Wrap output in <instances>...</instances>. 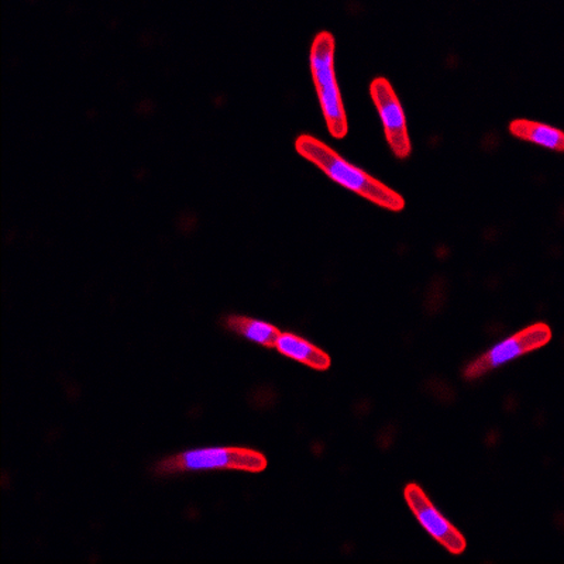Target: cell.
<instances>
[{
	"label": "cell",
	"instance_id": "obj_1",
	"mask_svg": "<svg viewBox=\"0 0 564 564\" xmlns=\"http://www.w3.org/2000/svg\"><path fill=\"white\" fill-rule=\"evenodd\" d=\"M295 149L306 160L316 164L327 176L337 184L346 186L352 193L371 200L372 204L390 210H402L405 206L404 196L390 188L381 181L356 167L324 141L311 134H301L295 140Z\"/></svg>",
	"mask_w": 564,
	"mask_h": 564
},
{
	"label": "cell",
	"instance_id": "obj_2",
	"mask_svg": "<svg viewBox=\"0 0 564 564\" xmlns=\"http://www.w3.org/2000/svg\"><path fill=\"white\" fill-rule=\"evenodd\" d=\"M269 465L263 453L246 447H209L188 451L163 458L155 463L153 471L158 476H174L186 471L239 470L247 473L264 471Z\"/></svg>",
	"mask_w": 564,
	"mask_h": 564
},
{
	"label": "cell",
	"instance_id": "obj_3",
	"mask_svg": "<svg viewBox=\"0 0 564 564\" xmlns=\"http://www.w3.org/2000/svg\"><path fill=\"white\" fill-rule=\"evenodd\" d=\"M335 44L334 34L317 33L312 43L310 59L312 77H314L317 97L324 110L327 129L334 138L344 139L349 126H347L346 109L336 79Z\"/></svg>",
	"mask_w": 564,
	"mask_h": 564
},
{
	"label": "cell",
	"instance_id": "obj_4",
	"mask_svg": "<svg viewBox=\"0 0 564 564\" xmlns=\"http://www.w3.org/2000/svg\"><path fill=\"white\" fill-rule=\"evenodd\" d=\"M552 339L551 327L546 324H533L527 326L525 329L518 332V334L508 337L492 347V349L485 352L477 359L468 362L463 370V377L466 380H477L485 377L491 370L498 369L507 362L518 359L527 352L541 349L546 346Z\"/></svg>",
	"mask_w": 564,
	"mask_h": 564
},
{
	"label": "cell",
	"instance_id": "obj_5",
	"mask_svg": "<svg viewBox=\"0 0 564 564\" xmlns=\"http://www.w3.org/2000/svg\"><path fill=\"white\" fill-rule=\"evenodd\" d=\"M370 94L384 124L386 138L392 153L398 159L410 158L412 145L404 109L390 80L384 77L372 79Z\"/></svg>",
	"mask_w": 564,
	"mask_h": 564
},
{
	"label": "cell",
	"instance_id": "obj_6",
	"mask_svg": "<svg viewBox=\"0 0 564 564\" xmlns=\"http://www.w3.org/2000/svg\"><path fill=\"white\" fill-rule=\"evenodd\" d=\"M404 497L417 522L447 552L452 553V555H462L466 551L467 542L465 536L437 511L427 494L420 486L408 485L404 490Z\"/></svg>",
	"mask_w": 564,
	"mask_h": 564
},
{
	"label": "cell",
	"instance_id": "obj_7",
	"mask_svg": "<svg viewBox=\"0 0 564 564\" xmlns=\"http://www.w3.org/2000/svg\"><path fill=\"white\" fill-rule=\"evenodd\" d=\"M275 349L282 356L289 359L302 362V365L311 367L317 371H326L329 369L332 361L329 355L319 347L312 345L311 341L294 334H282L276 340Z\"/></svg>",
	"mask_w": 564,
	"mask_h": 564
},
{
	"label": "cell",
	"instance_id": "obj_8",
	"mask_svg": "<svg viewBox=\"0 0 564 564\" xmlns=\"http://www.w3.org/2000/svg\"><path fill=\"white\" fill-rule=\"evenodd\" d=\"M224 325L226 329L246 337L247 340L264 346L267 349H275L276 340H279L281 335L279 327L241 315L224 317Z\"/></svg>",
	"mask_w": 564,
	"mask_h": 564
},
{
	"label": "cell",
	"instance_id": "obj_9",
	"mask_svg": "<svg viewBox=\"0 0 564 564\" xmlns=\"http://www.w3.org/2000/svg\"><path fill=\"white\" fill-rule=\"evenodd\" d=\"M510 132L522 140L542 145V148L563 151L564 133L561 129L533 120L517 119L510 123Z\"/></svg>",
	"mask_w": 564,
	"mask_h": 564
}]
</instances>
